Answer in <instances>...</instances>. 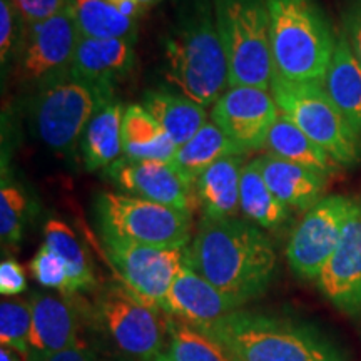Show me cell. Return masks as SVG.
Wrapping results in <instances>:
<instances>
[{"instance_id": "obj_37", "label": "cell", "mask_w": 361, "mask_h": 361, "mask_svg": "<svg viewBox=\"0 0 361 361\" xmlns=\"http://www.w3.org/2000/svg\"><path fill=\"white\" fill-rule=\"evenodd\" d=\"M27 290V278L22 266L13 259L0 263V293L4 296H16Z\"/></svg>"}, {"instance_id": "obj_26", "label": "cell", "mask_w": 361, "mask_h": 361, "mask_svg": "<svg viewBox=\"0 0 361 361\" xmlns=\"http://www.w3.org/2000/svg\"><path fill=\"white\" fill-rule=\"evenodd\" d=\"M245 156L236 144L216 126L207 121L202 129L189 139L186 144L178 147V152L171 161L176 173L183 178L189 186H194L196 179L204 173L216 161L226 156Z\"/></svg>"}, {"instance_id": "obj_10", "label": "cell", "mask_w": 361, "mask_h": 361, "mask_svg": "<svg viewBox=\"0 0 361 361\" xmlns=\"http://www.w3.org/2000/svg\"><path fill=\"white\" fill-rule=\"evenodd\" d=\"M102 328L123 353L137 361H156L164 353V329L157 310L141 303L124 284H107L97 298Z\"/></svg>"}, {"instance_id": "obj_24", "label": "cell", "mask_w": 361, "mask_h": 361, "mask_svg": "<svg viewBox=\"0 0 361 361\" xmlns=\"http://www.w3.org/2000/svg\"><path fill=\"white\" fill-rule=\"evenodd\" d=\"M266 149L269 154L279 157L293 164L303 166L314 173H319L326 178L340 174L343 169L338 162L328 154L322 146L306 135L290 117L279 112L276 123L269 130Z\"/></svg>"}, {"instance_id": "obj_27", "label": "cell", "mask_w": 361, "mask_h": 361, "mask_svg": "<svg viewBox=\"0 0 361 361\" xmlns=\"http://www.w3.org/2000/svg\"><path fill=\"white\" fill-rule=\"evenodd\" d=\"M239 211L263 231H278L290 219V207L284 206L266 184L258 159L246 162L243 169Z\"/></svg>"}, {"instance_id": "obj_22", "label": "cell", "mask_w": 361, "mask_h": 361, "mask_svg": "<svg viewBox=\"0 0 361 361\" xmlns=\"http://www.w3.org/2000/svg\"><path fill=\"white\" fill-rule=\"evenodd\" d=\"M141 106L154 117L178 146L192 139L207 123L206 107L183 92L169 89L146 90Z\"/></svg>"}, {"instance_id": "obj_41", "label": "cell", "mask_w": 361, "mask_h": 361, "mask_svg": "<svg viewBox=\"0 0 361 361\" xmlns=\"http://www.w3.org/2000/svg\"><path fill=\"white\" fill-rule=\"evenodd\" d=\"M360 206H361V200H360Z\"/></svg>"}, {"instance_id": "obj_16", "label": "cell", "mask_w": 361, "mask_h": 361, "mask_svg": "<svg viewBox=\"0 0 361 361\" xmlns=\"http://www.w3.org/2000/svg\"><path fill=\"white\" fill-rule=\"evenodd\" d=\"M241 308L243 305L224 295L186 264L179 271L161 305L162 313L194 328L214 323L216 319Z\"/></svg>"}, {"instance_id": "obj_13", "label": "cell", "mask_w": 361, "mask_h": 361, "mask_svg": "<svg viewBox=\"0 0 361 361\" xmlns=\"http://www.w3.org/2000/svg\"><path fill=\"white\" fill-rule=\"evenodd\" d=\"M278 116L279 109L271 90L247 85L228 87L211 109L213 123L245 156L266 147Z\"/></svg>"}, {"instance_id": "obj_35", "label": "cell", "mask_w": 361, "mask_h": 361, "mask_svg": "<svg viewBox=\"0 0 361 361\" xmlns=\"http://www.w3.org/2000/svg\"><path fill=\"white\" fill-rule=\"evenodd\" d=\"M25 25L47 20L69 8L71 0H12Z\"/></svg>"}, {"instance_id": "obj_12", "label": "cell", "mask_w": 361, "mask_h": 361, "mask_svg": "<svg viewBox=\"0 0 361 361\" xmlns=\"http://www.w3.org/2000/svg\"><path fill=\"white\" fill-rule=\"evenodd\" d=\"M355 201L341 194L324 196L308 209L293 229L286 259L293 273L305 281H318L319 274L336 251Z\"/></svg>"}, {"instance_id": "obj_31", "label": "cell", "mask_w": 361, "mask_h": 361, "mask_svg": "<svg viewBox=\"0 0 361 361\" xmlns=\"http://www.w3.org/2000/svg\"><path fill=\"white\" fill-rule=\"evenodd\" d=\"M30 216V200L19 183L2 174L0 184V238L4 246H17Z\"/></svg>"}, {"instance_id": "obj_36", "label": "cell", "mask_w": 361, "mask_h": 361, "mask_svg": "<svg viewBox=\"0 0 361 361\" xmlns=\"http://www.w3.org/2000/svg\"><path fill=\"white\" fill-rule=\"evenodd\" d=\"M341 34L361 66V0H343Z\"/></svg>"}, {"instance_id": "obj_1", "label": "cell", "mask_w": 361, "mask_h": 361, "mask_svg": "<svg viewBox=\"0 0 361 361\" xmlns=\"http://www.w3.org/2000/svg\"><path fill=\"white\" fill-rule=\"evenodd\" d=\"M184 264L245 306L268 291L278 258L268 234L247 219H202Z\"/></svg>"}, {"instance_id": "obj_9", "label": "cell", "mask_w": 361, "mask_h": 361, "mask_svg": "<svg viewBox=\"0 0 361 361\" xmlns=\"http://www.w3.org/2000/svg\"><path fill=\"white\" fill-rule=\"evenodd\" d=\"M79 37L78 27L67 12L25 25L13 62L19 85L35 92L71 75Z\"/></svg>"}, {"instance_id": "obj_6", "label": "cell", "mask_w": 361, "mask_h": 361, "mask_svg": "<svg viewBox=\"0 0 361 361\" xmlns=\"http://www.w3.org/2000/svg\"><path fill=\"white\" fill-rule=\"evenodd\" d=\"M114 99V87L67 75L35 90L30 101L34 133L51 151L72 154L92 116Z\"/></svg>"}, {"instance_id": "obj_23", "label": "cell", "mask_w": 361, "mask_h": 361, "mask_svg": "<svg viewBox=\"0 0 361 361\" xmlns=\"http://www.w3.org/2000/svg\"><path fill=\"white\" fill-rule=\"evenodd\" d=\"M121 141L123 157L134 161L171 162L179 147L141 104L126 107Z\"/></svg>"}, {"instance_id": "obj_34", "label": "cell", "mask_w": 361, "mask_h": 361, "mask_svg": "<svg viewBox=\"0 0 361 361\" xmlns=\"http://www.w3.org/2000/svg\"><path fill=\"white\" fill-rule=\"evenodd\" d=\"M30 271L42 286L69 293V271L64 261L44 245L30 261Z\"/></svg>"}, {"instance_id": "obj_21", "label": "cell", "mask_w": 361, "mask_h": 361, "mask_svg": "<svg viewBox=\"0 0 361 361\" xmlns=\"http://www.w3.org/2000/svg\"><path fill=\"white\" fill-rule=\"evenodd\" d=\"M124 111L123 104L112 99L89 121L79 144L85 171L96 173L99 169H106L123 157L121 129Z\"/></svg>"}, {"instance_id": "obj_18", "label": "cell", "mask_w": 361, "mask_h": 361, "mask_svg": "<svg viewBox=\"0 0 361 361\" xmlns=\"http://www.w3.org/2000/svg\"><path fill=\"white\" fill-rule=\"evenodd\" d=\"M135 40L79 37L71 74L89 82L116 87L135 66Z\"/></svg>"}, {"instance_id": "obj_40", "label": "cell", "mask_w": 361, "mask_h": 361, "mask_svg": "<svg viewBox=\"0 0 361 361\" xmlns=\"http://www.w3.org/2000/svg\"><path fill=\"white\" fill-rule=\"evenodd\" d=\"M0 361H20L17 358V353L16 351L6 348V346H2V350H0Z\"/></svg>"}, {"instance_id": "obj_30", "label": "cell", "mask_w": 361, "mask_h": 361, "mask_svg": "<svg viewBox=\"0 0 361 361\" xmlns=\"http://www.w3.org/2000/svg\"><path fill=\"white\" fill-rule=\"evenodd\" d=\"M166 329L169 343L156 361H231L221 346L191 324L169 316Z\"/></svg>"}, {"instance_id": "obj_38", "label": "cell", "mask_w": 361, "mask_h": 361, "mask_svg": "<svg viewBox=\"0 0 361 361\" xmlns=\"http://www.w3.org/2000/svg\"><path fill=\"white\" fill-rule=\"evenodd\" d=\"M27 361H97L92 350L84 345H75L64 351H57L51 355H30Z\"/></svg>"}, {"instance_id": "obj_2", "label": "cell", "mask_w": 361, "mask_h": 361, "mask_svg": "<svg viewBox=\"0 0 361 361\" xmlns=\"http://www.w3.org/2000/svg\"><path fill=\"white\" fill-rule=\"evenodd\" d=\"M164 66L166 78L202 107L214 106L228 90L213 0H178L174 24L164 37Z\"/></svg>"}, {"instance_id": "obj_5", "label": "cell", "mask_w": 361, "mask_h": 361, "mask_svg": "<svg viewBox=\"0 0 361 361\" xmlns=\"http://www.w3.org/2000/svg\"><path fill=\"white\" fill-rule=\"evenodd\" d=\"M229 87L271 90L274 79L266 0H213Z\"/></svg>"}, {"instance_id": "obj_29", "label": "cell", "mask_w": 361, "mask_h": 361, "mask_svg": "<svg viewBox=\"0 0 361 361\" xmlns=\"http://www.w3.org/2000/svg\"><path fill=\"white\" fill-rule=\"evenodd\" d=\"M44 246L56 252L69 271V293L89 291L96 286L92 261L82 241L64 221L49 219L44 226Z\"/></svg>"}, {"instance_id": "obj_32", "label": "cell", "mask_w": 361, "mask_h": 361, "mask_svg": "<svg viewBox=\"0 0 361 361\" xmlns=\"http://www.w3.org/2000/svg\"><path fill=\"white\" fill-rule=\"evenodd\" d=\"M32 311L29 301H2L0 305V341L2 346L29 358Z\"/></svg>"}, {"instance_id": "obj_39", "label": "cell", "mask_w": 361, "mask_h": 361, "mask_svg": "<svg viewBox=\"0 0 361 361\" xmlns=\"http://www.w3.org/2000/svg\"><path fill=\"white\" fill-rule=\"evenodd\" d=\"M107 2H111L112 6H117L119 2H123V0H107ZM134 2H137L139 6H141L144 11H149V8H152L154 6H157V4L161 2V0H134Z\"/></svg>"}, {"instance_id": "obj_4", "label": "cell", "mask_w": 361, "mask_h": 361, "mask_svg": "<svg viewBox=\"0 0 361 361\" xmlns=\"http://www.w3.org/2000/svg\"><path fill=\"white\" fill-rule=\"evenodd\" d=\"M274 75L324 84L338 34L318 0H266Z\"/></svg>"}, {"instance_id": "obj_7", "label": "cell", "mask_w": 361, "mask_h": 361, "mask_svg": "<svg viewBox=\"0 0 361 361\" xmlns=\"http://www.w3.org/2000/svg\"><path fill=\"white\" fill-rule=\"evenodd\" d=\"M271 94L279 112L290 117L341 168H356L361 164V135L335 106L324 85L291 82L274 75Z\"/></svg>"}, {"instance_id": "obj_33", "label": "cell", "mask_w": 361, "mask_h": 361, "mask_svg": "<svg viewBox=\"0 0 361 361\" xmlns=\"http://www.w3.org/2000/svg\"><path fill=\"white\" fill-rule=\"evenodd\" d=\"M25 24L17 12L12 0H0V66L6 74V67L16 62Z\"/></svg>"}, {"instance_id": "obj_8", "label": "cell", "mask_w": 361, "mask_h": 361, "mask_svg": "<svg viewBox=\"0 0 361 361\" xmlns=\"http://www.w3.org/2000/svg\"><path fill=\"white\" fill-rule=\"evenodd\" d=\"M96 216L101 236L134 245L188 247L192 239V213L124 192H99Z\"/></svg>"}, {"instance_id": "obj_28", "label": "cell", "mask_w": 361, "mask_h": 361, "mask_svg": "<svg viewBox=\"0 0 361 361\" xmlns=\"http://www.w3.org/2000/svg\"><path fill=\"white\" fill-rule=\"evenodd\" d=\"M67 13L80 37L137 40V20L121 13L107 0H71Z\"/></svg>"}, {"instance_id": "obj_20", "label": "cell", "mask_w": 361, "mask_h": 361, "mask_svg": "<svg viewBox=\"0 0 361 361\" xmlns=\"http://www.w3.org/2000/svg\"><path fill=\"white\" fill-rule=\"evenodd\" d=\"M256 159L266 184L274 196L290 209L306 213L324 197V191L328 188L326 176L279 159L269 152Z\"/></svg>"}, {"instance_id": "obj_25", "label": "cell", "mask_w": 361, "mask_h": 361, "mask_svg": "<svg viewBox=\"0 0 361 361\" xmlns=\"http://www.w3.org/2000/svg\"><path fill=\"white\" fill-rule=\"evenodd\" d=\"M323 85L351 128L361 135V66L341 32L338 34L335 54Z\"/></svg>"}, {"instance_id": "obj_15", "label": "cell", "mask_w": 361, "mask_h": 361, "mask_svg": "<svg viewBox=\"0 0 361 361\" xmlns=\"http://www.w3.org/2000/svg\"><path fill=\"white\" fill-rule=\"evenodd\" d=\"M323 296L341 313L361 314V206L355 201L340 245L318 278Z\"/></svg>"}, {"instance_id": "obj_17", "label": "cell", "mask_w": 361, "mask_h": 361, "mask_svg": "<svg viewBox=\"0 0 361 361\" xmlns=\"http://www.w3.org/2000/svg\"><path fill=\"white\" fill-rule=\"evenodd\" d=\"M30 355H51L79 345V314L69 298L34 293Z\"/></svg>"}, {"instance_id": "obj_14", "label": "cell", "mask_w": 361, "mask_h": 361, "mask_svg": "<svg viewBox=\"0 0 361 361\" xmlns=\"http://www.w3.org/2000/svg\"><path fill=\"white\" fill-rule=\"evenodd\" d=\"M104 173L116 188L129 196L176 207L186 213H192L196 206L192 186L176 173L171 162L121 157L104 169Z\"/></svg>"}, {"instance_id": "obj_11", "label": "cell", "mask_w": 361, "mask_h": 361, "mask_svg": "<svg viewBox=\"0 0 361 361\" xmlns=\"http://www.w3.org/2000/svg\"><path fill=\"white\" fill-rule=\"evenodd\" d=\"M111 264L130 295L161 311V305L184 268L186 247H154L102 236Z\"/></svg>"}, {"instance_id": "obj_3", "label": "cell", "mask_w": 361, "mask_h": 361, "mask_svg": "<svg viewBox=\"0 0 361 361\" xmlns=\"http://www.w3.org/2000/svg\"><path fill=\"white\" fill-rule=\"evenodd\" d=\"M196 329L231 361H345L311 328L256 311L236 310Z\"/></svg>"}, {"instance_id": "obj_19", "label": "cell", "mask_w": 361, "mask_h": 361, "mask_svg": "<svg viewBox=\"0 0 361 361\" xmlns=\"http://www.w3.org/2000/svg\"><path fill=\"white\" fill-rule=\"evenodd\" d=\"M245 166V156H226L196 179L192 186L194 200L201 209L202 219L236 218Z\"/></svg>"}]
</instances>
